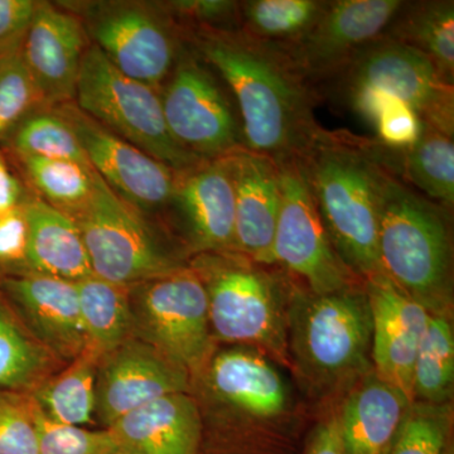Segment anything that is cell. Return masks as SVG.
Returning a JSON list of instances; mask_svg holds the SVG:
<instances>
[{"label": "cell", "instance_id": "4dcf8cb0", "mask_svg": "<svg viewBox=\"0 0 454 454\" xmlns=\"http://www.w3.org/2000/svg\"><path fill=\"white\" fill-rule=\"evenodd\" d=\"M327 2L252 0L240 3V31L255 40L288 46L312 29Z\"/></svg>", "mask_w": 454, "mask_h": 454}, {"label": "cell", "instance_id": "60d3db41", "mask_svg": "<svg viewBox=\"0 0 454 454\" xmlns=\"http://www.w3.org/2000/svg\"><path fill=\"white\" fill-rule=\"evenodd\" d=\"M303 454H343L339 402L316 409V420L307 435Z\"/></svg>", "mask_w": 454, "mask_h": 454}, {"label": "cell", "instance_id": "f546056e", "mask_svg": "<svg viewBox=\"0 0 454 454\" xmlns=\"http://www.w3.org/2000/svg\"><path fill=\"white\" fill-rule=\"evenodd\" d=\"M453 394V321L446 317L429 315L428 325L415 357L413 402L450 404Z\"/></svg>", "mask_w": 454, "mask_h": 454}, {"label": "cell", "instance_id": "7bdbcfd3", "mask_svg": "<svg viewBox=\"0 0 454 454\" xmlns=\"http://www.w3.org/2000/svg\"><path fill=\"white\" fill-rule=\"evenodd\" d=\"M116 454H131V453H129V452H125V450H119V452H118V453H116Z\"/></svg>", "mask_w": 454, "mask_h": 454}, {"label": "cell", "instance_id": "f35d334b", "mask_svg": "<svg viewBox=\"0 0 454 454\" xmlns=\"http://www.w3.org/2000/svg\"><path fill=\"white\" fill-rule=\"evenodd\" d=\"M28 223L23 205L0 215V277L29 273Z\"/></svg>", "mask_w": 454, "mask_h": 454}, {"label": "cell", "instance_id": "d4e9b609", "mask_svg": "<svg viewBox=\"0 0 454 454\" xmlns=\"http://www.w3.org/2000/svg\"><path fill=\"white\" fill-rule=\"evenodd\" d=\"M66 364L27 330L0 295V391L32 394Z\"/></svg>", "mask_w": 454, "mask_h": 454}, {"label": "cell", "instance_id": "6da1fadb", "mask_svg": "<svg viewBox=\"0 0 454 454\" xmlns=\"http://www.w3.org/2000/svg\"><path fill=\"white\" fill-rule=\"evenodd\" d=\"M200 454H303L316 409L253 348L219 346L191 378Z\"/></svg>", "mask_w": 454, "mask_h": 454}, {"label": "cell", "instance_id": "9c48e42d", "mask_svg": "<svg viewBox=\"0 0 454 454\" xmlns=\"http://www.w3.org/2000/svg\"><path fill=\"white\" fill-rule=\"evenodd\" d=\"M74 101L115 136L176 172L205 160L184 151L170 136L160 91L122 74L92 44L83 59Z\"/></svg>", "mask_w": 454, "mask_h": 454}, {"label": "cell", "instance_id": "d6a6232c", "mask_svg": "<svg viewBox=\"0 0 454 454\" xmlns=\"http://www.w3.org/2000/svg\"><path fill=\"white\" fill-rule=\"evenodd\" d=\"M14 157L68 160L90 167L88 157L68 122L53 107L35 110L5 138Z\"/></svg>", "mask_w": 454, "mask_h": 454}, {"label": "cell", "instance_id": "ac0fdd59", "mask_svg": "<svg viewBox=\"0 0 454 454\" xmlns=\"http://www.w3.org/2000/svg\"><path fill=\"white\" fill-rule=\"evenodd\" d=\"M365 291L372 312L373 372L413 403L415 357L429 313L384 273L366 279Z\"/></svg>", "mask_w": 454, "mask_h": 454}, {"label": "cell", "instance_id": "52a82bcc", "mask_svg": "<svg viewBox=\"0 0 454 454\" xmlns=\"http://www.w3.org/2000/svg\"><path fill=\"white\" fill-rule=\"evenodd\" d=\"M70 217L82 232L92 273L107 282L129 286L190 262L162 221L122 201L98 176L91 200Z\"/></svg>", "mask_w": 454, "mask_h": 454}, {"label": "cell", "instance_id": "b9f144b4", "mask_svg": "<svg viewBox=\"0 0 454 454\" xmlns=\"http://www.w3.org/2000/svg\"><path fill=\"white\" fill-rule=\"evenodd\" d=\"M29 191L9 168L4 154L0 151V215L23 205Z\"/></svg>", "mask_w": 454, "mask_h": 454}, {"label": "cell", "instance_id": "603a6c76", "mask_svg": "<svg viewBox=\"0 0 454 454\" xmlns=\"http://www.w3.org/2000/svg\"><path fill=\"white\" fill-rule=\"evenodd\" d=\"M411 403L375 372L367 373L339 402L343 454H384Z\"/></svg>", "mask_w": 454, "mask_h": 454}, {"label": "cell", "instance_id": "7402d4cb", "mask_svg": "<svg viewBox=\"0 0 454 454\" xmlns=\"http://www.w3.org/2000/svg\"><path fill=\"white\" fill-rule=\"evenodd\" d=\"M107 429L121 450L131 454H200L201 420L190 393L155 399Z\"/></svg>", "mask_w": 454, "mask_h": 454}, {"label": "cell", "instance_id": "8fae6325", "mask_svg": "<svg viewBox=\"0 0 454 454\" xmlns=\"http://www.w3.org/2000/svg\"><path fill=\"white\" fill-rule=\"evenodd\" d=\"M339 74L349 106L364 98H396L424 124L453 137V85L419 51L381 35L358 50Z\"/></svg>", "mask_w": 454, "mask_h": 454}, {"label": "cell", "instance_id": "836d02e7", "mask_svg": "<svg viewBox=\"0 0 454 454\" xmlns=\"http://www.w3.org/2000/svg\"><path fill=\"white\" fill-rule=\"evenodd\" d=\"M453 403L413 402L384 454H446L452 447Z\"/></svg>", "mask_w": 454, "mask_h": 454}, {"label": "cell", "instance_id": "83f0119b", "mask_svg": "<svg viewBox=\"0 0 454 454\" xmlns=\"http://www.w3.org/2000/svg\"><path fill=\"white\" fill-rule=\"evenodd\" d=\"M100 358L85 348L31 394L44 417L56 423L85 427L97 424L95 385Z\"/></svg>", "mask_w": 454, "mask_h": 454}, {"label": "cell", "instance_id": "277c9868", "mask_svg": "<svg viewBox=\"0 0 454 454\" xmlns=\"http://www.w3.org/2000/svg\"><path fill=\"white\" fill-rule=\"evenodd\" d=\"M379 157L373 146L324 130L298 160L334 250L364 282L382 273L378 243L387 167Z\"/></svg>", "mask_w": 454, "mask_h": 454}, {"label": "cell", "instance_id": "5bb4252c", "mask_svg": "<svg viewBox=\"0 0 454 454\" xmlns=\"http://www.w3.org/2000/svg\"><path fill=\"white\" fill-rule=\"evenodd\" d=\"M70 125L98 177L131 207L162 221L177 172L115 136L74 101L52 106Z\"/></svg>", "mask_w": 454, "mask_h": 454}, {"label": "cell", "instance_id": "d590c367", "mask_svg": "<svg viewBox=\"0 0 454 454\" xmlns=\"http://www.w3.org/2000/svg\"><path fill=\"white\" fill-rule=\"evenodd\" d=\"M35 426L38 454H116L121 450L109 429H88L52 422L38 408Z\"/></svg>", "mask_w": 454, "mask_h": 454}, {"label": "cell", "instance_id": "f1b7e54d", "mask_svg": "<svg viewBox=\"0 0 454 454\" xmlns=\"http://www.w3.org/2000/svg\"><path fill=\"white\" fill-rule=\"evenodd\" d=\"M16 160L29 192L67 216L85 207L94 195L98 179L94 168L29 155H20Z\"/></svg>", "mask_w": 454, "mask_h": 454}, {"label": "cell", "instance_id": "4316f807", "mask_svg": "<svg viewBox=\"0 0 454 454\" xmlns=\"http://www.w3.org/2000/svg\"><path fill=\"white\" fill-rule=\"evenodd\" d=\"M86 348L98 358L133 339L129 286L95 276L76 283Z\"/></svg>", "mask_w": 454, "mask_h": 454}, {"label": "cell", "instance_id": "e575fe53", "mask_svg": "<svg viewBox=\"0 0 454 454\" xmlns=\"http://www.w3.org/2000/svg\"><path fill=\"white\" fill-rule=\"evenodd\" d=\"M42 107L47 106L20 53L0 59V142Z\"/></svg>", "mask_w": 454, "mask_h": 454}, {"label": "cell", "instance_id": "ba28073f", "mask_svg": "<svg viewBox=\"0 0 454 454\" xmlns=\"http://www.w3.org/2000/svg\"><path fill=\"white\" fill-rule=\"evenodd\" d=\"M82 20L90 43L125 76L160 91L184 49L182 28L158 3H59Z\"/></svg>", "mask_w": 454, "mask_h": 454}, {"label": "cell", "instance_id": "e0dca14e", "mask_svg": "<svg viewBox=\"0 0 454 454\" xmlns=\"http://www.w3.org/2000/svg\"><path fill=\"white\" fill-rule=\"evenodd\" d=\"M182 367L145 340H125L101 357L95 385V423L110 428L125 414L169 394L190 393Z\"/></svg>", "mask_w": 454, "mask_h": 454}, {"label": "cell", "instance_id": "8d00e7d4", "mask_svg": "<svg viewBox=\"0 0 454 454\" xmlns=\"http://www.w3.org/2000/svg\"><path fill=\"white\" fill-rule=\"evenodd\" d=\"M35 411L31 394L0 391V454H38Z\"/></svg>", "mask_w": 454, "mask_h": 454}, {"label": "cell", "instance_id": "2e32d148", "mask_svg": "<svg viewBox=\"0 0 454 454\" xmlns=\"http://www.w3.org/2000/svg\"><path fill=\"white\" fill-rule=\"evenodd\" d=\"M404 4L402 0L327 2L306 35L279 47L307 82L337 74L358 50L384 35Z\"/></svg>", "mask_w": 454, "mask_h": 454}, {"label": "cell", "instance_id": "74e56055", "mask_svg": "<svg viewBox=\"0 0 454 454\" xmlns=\"http://www.w3.org/2000/svg\"><path fill=\"white\" fill-rule=\"evenodd\" d=\"M176 22H190L206 31H240V3L226 0H182L164 3Z\"/></svg>", "mask_w": 454, "mask_h": 454}, {"label": "cell", "instance_id": "44dd1931", "mask_svg": "<svg viewBox=\"0 0 454 454\" xmlns=\"http://www.w3.org/2000/svg\"><path fill=\"white\" fill-rule=\"evenodd\" d=\"M235 191V252L260 264H273L280 210V169L247 148L227 155Z\"/></svg>", "mask_w": 454, "mask_h": 454}, {"label": "cell", "instance_id": "ffe728a7", "mask_svg": "<svg viewBox=\"0 0 454 454\" xmlns=\"http://www.w3.org/2000/svg\"><path fill=\"white\" fill-rule=\"evenodd\" d=\"M0 295L27 330L65 363L86 348L76 283L29 271L0 277Z\"/></svg>", "mask_w": 454, "mask_h": 454}, {"label": "cell", "instance_id": "4fadbf2b", "mask_svg": "<svg viewBox=\"0 0 454 454\" xmlns=\"http://www.w3.org/2000/svg\"><path fill=\"white\" fill-rule=\"evenodd\" d=\"M160 97L169 134L184 151L210 160L245 148L240 119L211 68L192 50H182Z\"/></svg>", "mask_w": 454, "mask_h": 454}, {"label": "cell", "instance_id": "8992f818", "mask_svg": "<svg viewBox=\"0 0 454 454\" xmlns=\"http://www.w3.org/2000/svg\"><path fill=\"white\" fill-rule=\"evenodd\" d=\"M380 268L430 316L453 319V239L446 210L397 181L382 178Z\"/></svg>", "mask_w": 454, "mask_h": 454}, {"label": "cell", "instance_id": "1f68e13d", "mask_svg": "<svg viewBox=\"0 0 454 454\" xmlns=\"http://www.w3.org/2000/svg\"><path fill=\"white\" fill-rule=\"evenodd\" d=\"M405 178L415 187L452 208L454 203L453 137L424 124L419 139L411 148L402 152Z\"/></svg>", "mask_w": 454, "mask_h": 454}, {"label": "cell", "instance_id": "3957f363", "mask_svg": "<svg viewBox=\"0 0 454 454\" xmlns=\"http://www.w3.org/2000/svg\"><path fill=\"white\" fill-rule=\"evenodd\" d=\"M372 342L365 283L316 294L292 280L288 304L291 372L313 408L340 402L373 372Z\"/></svg>", "mask_w": 454, "mask_h": 454}, {"label": "cell", "instance_id": "ab89813d", "mask_svg": "<svg viewBox=\"0 0 454 454\" xmlns=\"http://www.w3.org/2000/svg\"><path fill=\"white\" fill-rule=\"evenodd\" d=\"M37 5L35 0H0V59L20 53Z\"/></svg>", "mask_w": 454, "mask_h": 454}, {"label": "cell", "instance_id": "d6986e66", "mask_svg": "<svg viewBox=\"0 0 454 454\" xmlns=\"http://www.w3.org/2000/svg\"><path fill=\"white\" fill-rule=\"evenodd\" d=\"M91 46L80 18L49 2H38L20 57L43 98L52 107L76 95L83 59Z\"/></svg>", "mask_w": 454, "mask_h": 454}, {"label": "cell", "instance_id": "5b68a950", "mask_svg": "<svg viewBox=\"0 0 454 454\" xmlns=\"http://www.w3.org/2000/svg\"><path fill=\"white\" fill-rule=\"evenodd\" d=\"M188 265L205 288L217 345L256 349L291 372V278L282 269L260 264L238 252L197 254Z\"/></svg>", "mask_w": 454, "mask_h": 454}, {"label": "cell", "instance_id": "ee69618b", "mask_svg": "<svg viewBox=\"0 0 454 454\" xmlns=\"http://www.w3.org/2000/svg\"><path fill=\"white\" fill-rule=\"evenodd\" d=\"M446 454H453V448L450 447V450H448V452Z\"/></svg>", "mask_w": 454, "mask_h": 454}, {"label": "cell", "instance_id": "484cf974", "mask_svg": "<svg viewBox=\"0 0 454 454\" xmlns=\"http://www.w3.org/2000/svg\"><path fill=\"white\" fill-rule=\"evenodd\" d=\"M384 35L419 51L453 85L454 3L452 0L406 3Z\"/></svg>", "mask_w": 454, "mask_h": 454}, {"label": "cell", "instance_id": "cb8c5ba5", "mask_svg": "<svg viewBox=\"0 0 454 454\" xmlns=\"http://www.w3.org/2000/svg\"><path fill=\"white\" fill-rule=\"evenodd\" d=\"M23 208L28 223L27 264L31 273L71 283L94 276L82 232L70 216L31 192Z\"/></svg>", "mask_w": 454, "mask_h": 454}, {"label": "cell", "instance_id": "7a4b0ae2", "mask_svg": "<svg viewBox=\"0 0 454 454\" xmlns=\"http://www.w3.org/2000/svg\"><path fill=\"white\" fill-rule=\"evenodd\" d=\"M188 37L234 95L245 148L278 166L300 160L324 130L309 82L286 51L241 31L196 29Z\"/></svg>", "mask_w": 454, "mask_h": 454}, {"label": "cell", "instance_id": "30bf717a", "mask_svg": "<svg viewBox=\"0 0 454 454\" xmlns=\"http://www.w3.org/2000/svg\"><path fill=\"white\" fill-rule=\"evenodd\" d=\"M129 301L133 336L162 352L190 378L219 348L205 288L190 265L129 286Z\"/></svg>", "mask_w": 454, "mask_h": 454}, {"label": "cell", "instance_id": "9a60e30c", "mask_svg": "<svg viewBox=\"0 0 454 454\" xmlns=\"http://www.w3.org/2000/svg\"><path fill=\"white\" fill-rule=\"evenodd\" d=\"M162 223L190 258L235 252V191L227 155L177 172Z\"/></svg>", "mask_w": 454, "mask_h": 454}, {"label": "cell", "instance_id": "7c38bea8", "mask_svg": "<svg viewBox=\"0 0 454 454\" xmlns=\"http://www.w3.org/2000/svg\"><path fill=\"white\" fill-rule=\"evenodd\" d=\"M280 210L273 264L316 294L364 284L334 250L298 160L279 166Z\"/></svg>", "mask_w": 454, "mask_h": 454}]
</instances>
